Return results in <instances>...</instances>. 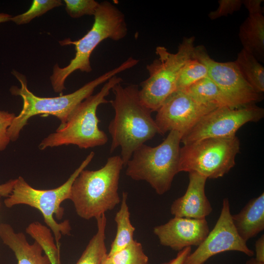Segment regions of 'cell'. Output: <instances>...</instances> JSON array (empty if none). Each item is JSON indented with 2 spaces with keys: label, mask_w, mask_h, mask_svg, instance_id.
Segmentation results:
<instances>
[{
  "label": "cell",
  "mask_w": 264,
  "mask_h": 264,
  "mask_svg": "<svg viewBox=\"0 0 264 264\" xmlns=\"http://www.w3.org/2000/svg\"><path fill=\"white\" fill-rule=\"evenodd\" d=\"M66 10L72 18L95 13L100 2L94 0H65Z\"/></svg>",
  "instance_id": "27"
},
{
  "label": "cell",
  "mask_w": 264,
  "mask_h": 264,
  "mask_svg": "<svg viewBox=\"0 0 264 264\" xmlns=\"http://www.w3.org/2000/svg\"><path fill=\"white\" fill-rule=\"evenodd\" d=\"M228 251H239L250 257L254 255L238 234L232 222L229 200L225 198L213 229L182 264H204L214 255Z\"/></svg>",
  "instance_id": "12"
},
{
  "label": "cell",
  "mask_w": 264,
  "mask_h": 264,
  "mask_svg": "<svg viewBox=\"0 0 264 264\" xmlns=\"http://www.w3.org/2000/svg\"><path fill=\"white\" fill-rule=\"evenodd\" d=\"M255 253L257 261L264 263V235H262L255 242Z\"/></svg>",
  "instance_id": "31"
},
{
  "label": "cell",
  "mask_w": 264,
  "mask_h": 264,
  "mask_svg": "<svg viewBox=\"0 0 264 264\" xmlns=\"http://www.w3.org/2000/svg\"><path fill=\"white\" fill-rule=\"evenodd\" d=\"M16 179H11L8 181L0 184V197H8L11 193Z\"/></svg>",
  "instance_id": "32"
},
{
  "label": "cell",
  "mask_w": 264,
  "mask_h": 264,
  "mask_svg": "<svg viewBox=\"0 0 264 264\" xmlns=\"http://www.w3.org/2000/svg\"><path fill=\"white\" fill-rule=\"evenodd\" d=\"M264 116V109L255 104L218 108L205 115L182 136L181 142L186 144L206 138L233 137L243 125L257 122Z\"/></svg>",
  "instance_id": "10"
},
{
  "label": "cell",
  "mask_w": 264,
  "mask_h": 264,
  "mask_svg": "<svg viewBox=\"0 0 264 264\" xmlns=\"http://www.w3.org/2000/svg\"><path fill=\"white\" fill-rule=\"evenodd\" d=\"M63 5L60 0H34L30 8L25 12L11 17L10 21L17 25L26 24L36 17L45 14L51 9Z\"/></svg>",
  "instance_id": "26"
},
{
  "label": "cell",
  "mask_w": 264,
  "mask_h": 264,
  "mask_svg": "<svg viewBox=\"0 0 264 264\" xmlns=\"http://www.w3.org/2000/svg\"><path fill=\"white\" fill-rule=\"evenodd\" d=\"M153 232L161 245L179 251L198 246L210 231L206 219L174 217L166 223L155 226Z\"/></svg>",
  "instance_id": "14"
},
{
  "label": "cell",
  "mask_w": 264,
  "mask_h": 264,
  "mask_svg": "<svg viewBox=\"0 0 264 264\" xmlns=\"http://www.w3.org/2000/svg\"><path fill=\"white\" fill-rule=\"evenodd\" d=\"M25 232L42 247L51 264H61L60 249L57 247L54 235L49 227L35 221L28 225Z\"/></svg>",
  "instance_id": "23"
},
{
  "label": "cell",
  "mask_w": 264,
  "mask_h": 264,
  "mask_svg": "<svg viewBox=\"0 0 264 264\" xmlns=\"http://www.w3.org/2000/svg\"><path fill=\"white\" fill-rule=\"evenodd\" d=\"M15 117L13 113L0 110V151L4 150L11 141L7 131Z\"/></svg>",
  "instance_id": "29"
},
{
  "label": "cell",
  "mask_w": 264,
  "mask_h": 264,
  "mask_svg": "<svg viewBox=\"0 0 264 264\" xmlns=\"http://www.w3.org/2000/svg\"><path fill=\"white\" fill-rule=\"evenodd\" d=\"M11 17V15L7 14L0 13V23L10 21Z\"/></svg>",
  "instance_id": "33"
},
{
  "label": "cell",
  "mask_w": 264,
  "mask_h": 264,
  "mask_svg": "<svg viewBox=\"0 0 264 264\" xmlns=\"http://www.w3.org/2000/svg\"><path fill=\"white\" fill-rule=\"evenodd\" d=\"M195 37H184L177 51L172 53L164 46L155 48L157 58L146 66L149 77L140 84L139 97L152 112L156 111L165 100L176 90L181 70L192 57Z\"/></svg>",
  "instance_id": "8"
},
{
  "label": "cell",
  "mask_w": 264,
  "mask_h": 264,
  "mask_svg": "<svg viewBox=\"0 0 264 264\" xmlns=\"http://www.w3.org/2000/svg\"><path fill=\"white\" fill-rule=\"evenodd\" d=\"M193 57L207 68L208 77L237 107L253 105L263 99L242 76L235 61L219 62L208 54L203 45L195 46Z\"/></svg>",
  "instance_id": "11"
},
{
  "label": "cell",
  "mask_w": 264,
  "mask_h": 264,
  "mask_svg": "<svg viewBox=\"0 0 264 264\" xmlns=\"http://www.w3.org/2000/svg\"><path fill=\"white\" fill-rule=\"evenodd\" d=\"M107 258L111 264H149L142 245L133 240L128 245Z\"/></svg>",
  "instance_id": "25"
},
{
  "label": "cell",
  "mask_w": 264,
  "mask_h": 264,
  "mask_svg": "<svg viewBox=\"0 0 264 264\" xmlns=\"http://www.w3.org/2000/svg\"><path fill=\"white\" fill-rule=\"evenodd\" d=\"M96 220L97 232L89 241L76 264H102L108 254L105 242L107 226L105 214Z\"/></svg>",
  "instance_id": "21"
},
{
  "label": "cell",
  "mask_w": 264,
  "mask_h": 264,
  "mask_svg": "<svg viewBox=\"0 0 264 264\" xmlns=\"http://www.w3.org/2000/svg\"><path fill=\"white\" fill-rule=\"evenodd\" d=\"M94 156L90 152L80 165L70 175L68 179L61 186L52 189L40 190L31 186L22 177L16 179L10 195L4 200L7 208L20 204L28 205L38 210L42 214L44 221L54 235L57 247L60 249V240L62 235L70 234L71 226L68 220L58 223L54 219H62L64 209L62 203L69 198L71 186L81 172L90 163Z\"/></svg>",
  "instance_id": "7"
},
{
  "label": "cell",
  "mask_w": 264,
  "mask_h": 264,
  "mask_svg": "<svg viewBox=\"0 0 264 264\" xmlns=\"http://www.w3.org/2000/svg\"><path fill=\"white\" fill-rule=\"evenodd\" d=\"M182 135L172 131L158 145L143 144L133 153L126 165V174L133 180H144L161 195L168 191L179 172L180 143Z\"/></svg>",
  "instance_id": "6"
},
{
  "label": "cell",
  "mask_w": 264,
  "mask_h": 264,
  "mask_svg": "<svg viewBox=\"0 0 264 264\" xmlns=\"http://www.w3.org/2000/svg\"><path fill=\"white\" fill-rule=\"evenodd\" d=\"M122 81L117 75L110 78L98 93L81 102L71 112L65 124L44 139L39 148L43 150L48 147L72 144L81 149H88L106 144L108 136L99 128L97 110L100 105L110 102L106 97Z\"/></svg>",
  "instance_id": "5"
},
{
  "label": "cell",
  "mask_w": 264,
  "mask_h": 264,
  "mask_svg": "<svg viewBox=\"0 0 264 264\" xmlns=\"http://www.w3.org/2000/svg\"><path fill=\"white\" fill-rule=\"evenodd\" d=\"M191 253V247H187L178 251L176 256L169 262L161 264H182L186 258Z\"/></svg>",
  "instance_id": "30"
},
{
  "label": "cell",
  "mask_w": 264,
  "mask_h": 264,
  "mask_svg": "<svg viewBox=\"0 0 264 264\" xmlns=\"http://www.w3.org/2000/svg\"><path fill=\"white\" fill-rule=\"evenodd\" d=\"M123 167L120 156L114 155L98 170L81 172L71 186L69 198L80 217L96 219L119 204L118 185Z\"/></svg>",
  "instance_id": "4"
},
{
  "label": "cell",
  "mask_w": 264,
  "mask_h": 264,
  "mask_svg": "<svg viewBox=\"0 0 264 264\" xmlns=\"http://www.w3.org/2000/svg\"><path fill=\"white\" fill-rule=\"evenodd\" d=\"M216 10L211 11L208 14L211 20H215L222 16L232 14L238 11L243 4L242 0H220Z\"/></svg>",
  "instance_id": "28"
},
{
  "label": "cell",
  "mask_w": 264,
  "mask_h": 264,
  "mask_svg": "<svg viewBox=\"0 0 264 264\" xmlns=\"http://www.w3.org/2000/svg\"><path fill=\"white\" fill-rule=\"evenodd\" d=\"M94 18L91 29L82 38L76 41L68 38L59 42L61 45H74L76 52L74 57L65 67H60L57 64L54 66L50 79L55 92L62 94L66 79L75 70L87 73L91 71L90 57L100 43L107 39L120 41L128 33L124 13L109 1L100 2Z\"/></svg>",
  "instance_id": "3"
},
{
  "label": "cell",
  "mask_w": 264,
  "mask_h": 264,
  "mask_svg": "<svg viewBox=\"0 0 264 264\" xmlns=\"http://www.w3.org/2000/svg\"><path fill=\"white\" fill-rule=\"evenodd\" d=\"M111 90L114 97L110 102L114 116L108 126L111 137L110 153L120 147L125 167L134 151L159 133L158 130L152 111L141 101L138 85L124 87L120 83Z\"/></svg>",
  "instance_id": "1"
},
{
  "label": "cell",
  "mask_w": 264,
  "mask_h": 264,
  "mask_svg": "<svg viewBox=\"0 0 264 264\" xmlns=\"http://www.w3.org/2000/svg\"><path fill=\"white\" fill-rule=\"evenodd\" d=\"M242 76L258 93L264 91V67L250 53L243 48L235 61Z\"/></svg>",
  "instance_id": "22"
},
{
  "label": "cell",
  "mask_w": 264,
  "mask_h": 264,
  "mask_svg": "<svg viewBox=\"0 0 264 264\" xmlns=\"http://www.w3.org/2000/svg\"><path fill=\"white\" fill-rule=\"evenodd\" d=\"M0 238L13 252L17 264H51L37 242L30 244L23 233L16 232L10 224H0Z\"/></svg>",
  "instance_id": "16"
},
{
  "label": "cell",
  "mask_w": 264,
  "mask_h": 264,
  "mask_svg": "<svg viewBox=\"0 0 264 264\" xmlns=\"http://www.w3.org/2000/svg\"><path fill=\"white\" fill-rule=\"evenodd\" d=\"M189 178L185 194L172 203L171 213L174 217L206 219L212 211L211 203L205 193L207 178L193 172L189 173Z\"/></svg>",
  "instance_id": "15"
},
{
  "label": "cell",
  "mask_w": 264,
  "mask_h": 264,
  "mask_svg": "<svg viewBox=\"0 0 264 264\" xmlns=\"http://www.w3.org/2000/svg\"><path fill=\"white\" fill-rule=\"evenodd\" d=\"M102 264H111L109 262V261L108 260V259H107V256H106V257H105V258H104V259L103 260Z\"/></svg>",
  "instance_id": "35"
},
{
  "label": "cell",
  "mask_w": 264,
  "mask_h": 264,
  "mask_svg": "<svg viewBox=\"0 0 264 264\" xmlns=\"http://www.w3.org/2000/svg\"><path fill=\"white\" fill-rule=\"evenodd\" d=\"M240 149L239 138H206L180 147L179 171L196 172L208 178L226 174L235 165Z\"/></svg>",
  "instance_id": "9"
},
{
  "label": "cell",
  "mask_w": 264,
  "mask_h": 264,
  "mask_svg": "<svg viewBox=\"0 0 264 264\" xmlns=\"http://www.w3.org/2000/svg\"><path fill=\"white\" fill-rule=\"evenodd\" d=\"M234 227L246 242L264 229V193L250 200L238 214L232 215Z\"/></svg>",
  "instance_id": "17"
},
{
  "label": "cell",
  "mask_w": 264,
  "mask_h": 264,
  "mask_svg": "<svg viewBox=\"0 0 264 264\" xmlns=\"http://www.w3.org/2000/svg\"><path fill=\"white\" fill-rule=\"evenodd\" d=\"M207 76L208 70L206 66L192 56L181 70L177 81L176 90H185Z\"/></svg>",
  "instance_id": "24"
},
{
  "label": "cell",
  "mask_w": 264,
  "mask_h": 264,
  "mask_svg": "<svg viewBox=\"0 0 264 264\" xmlns=\"http://www.w3.org/2000/svg\"><path fill=\"white\" fill-rule=\"evenodd\" d=\"M263 10L249 12L240 26L239 37L242 48L258 61L264 58V16Z\"/></svg>",
  "instance_id": "18"
},
{
  "label": "cell",
  "mask_w": 264,
  "mask_h": 264,
  "mask_svg": "<svg viewBox=\"0 0 264 264\" xmlns=\"http://www.w3.org/2000/svg\"><path fill=\"white\" fill-rule=\"evenodd\" d=\"M215 109L198 103L185 91L176 90L156 111L154 121L159 134L175 131L183 136Z\"/></svg>",
  "instance_id": "13"
},
{
  "label": "cell",
  "mask_w": 264,
  "mask_h": 264,
  "mask_svg": "<svg viewBox=\"0 0 264 264\" xmlns=\"http://www.w3.org/2000/svg\"><path fill=\"white\" fill-rule=\"evenodd\" d=\"M128 194L122 193L120 207L114 217L117 230L115 237L110 245L108 256H111L120 250L133 240L135 230L130 220V213L127 204Z\"/></svg>",
  "instance_id": "20"
},
{
  "label": "cell",
  "mask_w": 264,
  "mask_h": 264,
  "mask_svg": "<svg viewBox=\"0 0 264 264\" xmlns=\"http://www.w3.org/2000/svg\"><path fill=\"white\" fill-rule=\"evenodd\" d=\"M183 91L202 105L216 108L224 107L238 108L208 76Z\"/></svg>",
  "instance_id": "19"
},
{
  "label": "cell",
  "mask_w": 264,
  "mask_h": 264,
  "mask_svg": "<svg viewBox=\"0 0 264 264\" xmlns=\"http://www.w3.org/2000/svg\"><path fill=\"white\" fill-rule=\"evenodd\" d=\"M134 66L133 61L128 58L116 67L104 73L72 93L54 97H41L34 95L27 88L26 77L13 70L12 73L20 82L21 87L13 86L10 91L12 95L22 97L23 106L19 114L16 116L8 129L7 133L11 141L18 139L20 132L27 124L28 120L36 115L54 116L61 121L60 126L64 125L73 110L91 95L96 87Z\"/></svg>",
  "instance_id": "2"
},
{
  "label": "cell",
  "mask_w": 264,
  "mask_h": 264,
  "mask_svg": "<svg viewBox=\"0 0 264 264\" xmlns=\"http://www.w3.org/2000/svg\"><path fill=\"white\" fill-rule=\"evenodd\" d=\"M245 264H264V263L257 261L255 258H252L246 262Z\"/></svg>",
  "instance_id": "34"
}]
</instances>
